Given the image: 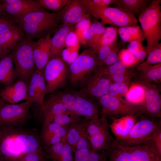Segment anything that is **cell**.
I'll return each instance as SVG.
<instances>
[{
  "label": "cell",
  "instance_id": "44",
  "mask_svg": "<svg viewBox=\"0 0 161 161\" xmlns=\"http://www.w3.org/2000/svg\"><path fill=\"white\" fill-rule=\"evenodd\" d=\"M115 45L112 46H103L95 53L98 66L102 65L105 59L113 49Z\"/></svg>",
  "mask_w": 161,
  "mask_h": 161
},
{
  "label": "cell",
  "instance_id": "19",
  "mask_svg": "<svg viewBox=\"0 0 161 161\" xmlns=\"http://www.w3.org/2000/svg\"><path fill=\"white\" fill-rule=\"evenodd\" d=\"M28 83L18 80L15 83L6 86L0 92V97L5 102L15 104L25 100L28 88Z\"/></svg>",
  "mask_w": 161,
  "mask_h": 161
},
{
  "label": "cell",
  "instance_id": "7",
  "mask_svg": "<svg viewBox=\"0 0 161 161\" xmlns=\"http://www.w3.org/2000/svg\"><path fill=\"white\" fill-rule=\"evenodd\" d=\"M101 109L100 114L107 116H131L137 117L145 113L143 107L134 105L122 98L116 97L107 94L98 99Z\"/></svg>",
  "mask_w": 161,
  "mask_h": 161
},
{
  "label": "cell",
  "instance_id": "3",
  "mask_svg": "<svg viewBox=\"0 0 161 161\" xmlns=\"http://www.w3.org/2000/svg\"><path fill=\"white\" fill-rule=\"evenodd\" d=\"M161 1L151 0L139 17V21L147 42L148 54L157 46L161 38Z\"/></svg>",
  "mask_w": 161,
  "mask_h": 161
},
{
  "label": "cell",
  "instance_id": "51",
  "mask_svg": "<svg viewBox=\"0 0 161 161\" xmlns=\"http://www.w3.org/2000/svg\"><path fill=\"white\" fill-rule=\"evenodd\" d=\"M88 161H107V157L101 151L92 150L89 153Z\"/></svg>",
  "mask_w": 161,
  "mask_h": 161
},
{
  "label": "cell",
  "instance_id": "57",
  "mask_svg": "<svg viewBox=\"0 0 161 161\" xmlns=\"http://www.w3.org/2000/svg\"></svg>",
  "mask_w": 161,
  "mask_h": 161
},
{
  "label": "cell",
  "instance_id": "49",
  "mask_svg": "<svg viewBox=\"0 0 161 161\" xmlns=\"http://www.w3.org/2000/svg\"><path fill=\"white\" fill-rule=\"evenodd\" d=\"M150 139L158 152L161 155V126L154 132Z\"/></svg>",
  "mask_w": 161,
  "mask_h": 161
},
{
  "label": "cell",
  "instance_id": "2",
  "mask_svg": "<svg viewBox=\"0 0 161 161\" xmlns=\"http://www.w3.org/2000/svg\"><path fill=\"white\" fill-rule=\"evenodd\" d=\"M14 21L25 36L33 41L51 35L60 25L58 12L51 13L45 10L29 13Z\"/></svg>",
  "mask_w": 161,
  "mask_h": 161
},
{
  "label": "cell",
  "instance_id": "27",
  "mask_svg": "<svg viewBox=\"0 0 161 161\" xmlns=\"http://www.w3.org/2000/svg\"><path fill=\"white\" fill-rule=\"evenodd\" d=\"M86 130L84 119L80 118L68 125L66 134V140L74 150H75L77 143Z\"/></svg>",
  "mask_w": 161,
  "mask_h": 161
},
{
  "label": "cell",
  "instance_id": "23",
  "mask_svg": "<svg viewBox=\"0 0 161 161\" xmlns=\"http://www.w3.org/2000/svg\"><path fill=\"white\" fill-rule=\"evenodd\" d=\"M40 106V115L43 118V124L52 122L56 115L67 110L56 95L44 101V105Z\"/></svg>",
  "mask_w": 161,
  "mask_h": 161
},
{
  "label": "cell",
  "instance_id": "24",
  "mask_svg": "<svg viewBox=\"0 0 161 161\" xmlns=\"http://www.w3.org/2000/svg\"><path fill=\"white\" fill-rule=\"evenodd\" d=\"M137 68L140 71V83H150L152 82L160 83L161 80V63L153 65L138 64Z\"/></svg>",
  "mask_w": 161,
  "mask_h": 161
},
{
  "label": "cell",
  "instance_id": "6",
  "mask_svg": "<svg viewBox=\"0 0 161 161\" xmlns=\"http://www.w3.org/2000/svg\"><path fill=\"white\" fill-rule=\"evenodd\" d=\"M98 66L95 52L89 48L78 55L69 65L68 78L73 85L81 87Z\"/></svg>",
  "mask_w": 161,
  "mask_h": 161
},
{
  "label": "cell",
  "instance_id": "15",
  "mask_svg": "<svg viewBox=\"0 0 161 161\" xmlns=\"http://www.w3.org/2000/svg\"><path fill=\"white\" fill-rule=\"evenodd\" d=\"M47 93L44 72L36 69L30 79L25 100L37 103L42 106L44 105L45 96Z\"/></svg>",
  "mask_w": 161,
  "mask_h": 161
},
{
  "label": "cell",
  "instance_id": "21",
  "mask_svg": "<svg viewBox=\"0 0 161 161\" xmlns=\"http://www.w3.org/2000/svg\"><path fill=\"white\" fill-rule=\"evenodd\" d=\"M76 98V113L85 119L90 120L100 114L99 105L88 97L79 92H74Z\"/></svg>",
  "mask_w": 161,
  "mask_h": 161
},
{
  "label": "cell",
  "instance_id": "20",
  "mask_svg": "<svg viewBox=\"0 0 161 161\" xmlns=\"http://www.w3.org/2000/svg\"><path fill=\"white\" fill-rule=\"evenodd\" d=\"M129 147L133 161H161V155L150 139L140 145Z\"/></svg>",
  "mask_w": 161,
  "mask_h": 161
},
{
  "label": "cell",
  "instance_id": "40",
  "mask_svg": "<svg viewBox=\"0 0 161 161\" xmlns=\"http://www.w3.org/2000/svg\"><path fill=\"white\" fill-rule=\"evenodd\" d=\"M129 68L120 61H118L109 66L105 67V74L108 75L127 73L131 71Z\"/></svg>",
  "mask_w": 161,
  "mask_h": 161
},
{
  "label": "cell",
  "instance_id": "53",
  "mask_svg": "<svg viewBox=\"0 0 161 161\" xmlns=\"http://www.w3.org/2000/svg\"><path fill=\"white\" fill-rule=\"evenodd\" d=\"M6 102L4 101L0 97V107L4 103Z\"/></svg>",
  "mask_w": 161,
  "mask_h": 161
},
{
  "label": "cell",
  "instance_id": "32",
  "mask_svg": "<svg viewBox=\"0 0 161 161\" xmlns=\"http://www.w3.org/2000/svg\"><path fill=\"white\" fill-rule=\"evenodd\" d=\"M62 126L53 122L44 124L39 135L41 146L53 136Z\"/></svg>",
  "mask_w": 161,
  "mask_h": 161
},
{
  "label": "cell",
  "instance_id": "31",
  "mask_svg": "<svg viewBox=\"0 0 161 161\" xmlns=\"http://www.w3.org/2000/svg\"><path fill=\"white\" fill-rule=\"evenodd\" d=\"M117 28L114 27L105 28L104 31L94 51L95 53L103 46H112L116 44L117 39Z\"/></svg>",
  "mask_w": 161,
  "mask_h": 161
},
{
  "label": "cell",
  "instance_id": "54",
  "mask_svg": "<svg viewBox=\"0 0 161 161\" xmlns=\"http://www.w3.org/2000/svg\"><path fill=\"white\" fill-rule=\"evenodd\" d=\"M4 14L3 13L2 8V4L0 3V15Z\"/></svg>",
  "mask_w": 161,
  "mask_h": 161
},
{
  "label": "cell",
  "instance_id": "36",
  "mask_svg": "<svg viewBox=\"0 0 161 161\" xmlns=\"http://www.w3.org/2000/svg\"><path fill=\"white\" fill-rule=\"evenodd\" d=\"M140 62L147 57V52L146 47L142 43L134 41L129 43L127 49Z\"/></svg>",
  "mask_w": 161,
  "mask_h": 161
},
{
  "label": "cell",
  "instance_id": "48",
  "mask_svg": "<svg viewBox=\"0 0 161 161\" xmlns=\"http://www.w3.org/2000/svg\"><path fill=\"white\" fill-rule=\"evenodd\" d=\"M80 40L74 30L70 32L67 34L65 40V46L68 48L78 46Z\"/></svg>",
  "mask_w": 161,
  "mask_h": 161
},
{
  "label": "cell",
  "instance_id": "38",
  "mask_svg": "<svg viewBox=\"0 0 161 161\" xmlns=\"http://www.w3.org/2000/svg\"><path fill=\"white\" fill-rule=\"evenodd\" d=\"M118 61L129 68L137 66L140 62L127 49L121 50L118 54Z\"/></svg>",
  "mask_w": 161,
  "mask_h": 161
},
{
  "label": "cell",
  "instance_id": "46",
  "mask_svg": "<svg viewBox=\"0 0 161 161\" xmlns=\"http://www.w3.org/2000/svg\"><path fill=\"white\" fill-rule=\"evenodd\" d=\"M119 49V47L115 45L113 49L105 59L102 66L107 67L118 61L117 52Z\"/></svg>",
  "mask_w": 161,
  "mask_h": 161
},
{
  "label": "cell",
  "instance_id": "16",
  "mask_svg": "<svg viewBox=\"0 0 161 161\" xmlns=\"http://www.w3.org/2000/svg\"><path fill=\"white\" fill-rule=\"evenodd\" d=\"M140 84L145 89L144 100L141 106L145 110V113L153 118H160L161 97L158 88L151 83Z\"/></svg>",
  "mask_w": 161,
  "mask_h": 161
},
{
  "label": "cell",
  "instance_id": "26",
  "mask_svg": "<svg viewBox=\"0 0 161 161\" xmlns=\"http://www.w3.org/2000/svg\"><path fill=\"white\" fill-rule=\"evenodd\" d=\"M150 0H115L116 8L135 16L140 14L148 6Z\"/></svg>",
  "mask_w": 161,
  "mask_h": 161
},
{
  "label": "cell",
  "instance_id": "1",
  "mask_svg": "<svg viewBox=\"0 0 161 161\" xmlns=\"http://www.w3.org/2000/svg\"><path fill=\"white\" fill-rule=\"evenodd\" d=\"M42 150L37 129L0 124V161H18L26 154Z\"/></svg>",
  "mask_w": 161,
  "mask_h": 161
},
{
  "label": "cell",
  "instance_id": "25",
  "mask_svg": "<svg viewBox=\"0 0 161 161\" xmlns=\"http://www.w3.org/2000/svg\"><path fill=\"white\" fill-rule=\"evenodd\" d=\"M0 65V83L6 86L13 83L16 76L10 54L1 58Z\"/></svg>",
  "mask_w": 161,
  "mask_h": 161
},
{
  "label": "cell",
  "instance_id": "47",
  "mask_svg": "<svg viewBox=\"0 0 161 161\" xmlns=\"http://www.w3.org/2000/svg\"><path fill=\"white\" fill-rule=\"evenodd\" d=\"M131 71L127 73L117 74L112 75H105L113 82H127L130 81V78L132 75Z\"/></svg>",
  "mask_w": 161,
  "mask_h": 161
},
{
  "label": "cell",
  "instance_id": "37",
  "mask_svg": "<svg viewBox=\"0 0 161 161\" xmlns=\"http://www.w3.org/2000/svg\"><path fill=\"white\" fill-rule=\"evenodd\" d=\"M56 95L68 110L76 113V100L74 92H65Z\"/></svg>",
  "mask_w": 161,
  "mask_h": 161
},
{
  "label": "cell",
  "instance_id": "28",
  "mask_svg": "<svg viewBox=\"0 0 161 161\" xmlns=\"http://www.w3.org/2000/svg\"><path fill=\"white\" fill-rule=\"evenodd\" d=\"M117 31L121 40L125 43H129L134 41L142 43L145 39L142 30L139 25L120 27Z\"/></svg>",
  "mask_w": 161,
  "mask_h": 161
},
{
  "label": "cell",
  "instance_id": "11",
  "mask_svg": "<svg viewBox=\"0 0 161 161\" xmlns=\"http://www.w3.org/2000/svg\"><path fill=\"white\" fill-rule=\"evenodd\" d=\"M105 73V67L98 66L84 81L79 92L88 97L97 99L108 94L112 81Z\"/></svg>",
  "mask_w": 161,
  "mask_h": 161
},
{
  "label": "cell",
  "instance_id": "5",
  "mask_svg": "<svg viewBox=\"0 0 161 161\" xmlns=\"http://www.w3.org/2000/svg\"><path fill=\"white\" fill-rule=\"evenodd\" d=\"M33 41L25 36L10 52L16 78L28 83L37 69L33 54Z\"/></svg>",
  "mask_w": 161,
  "mask_h": 161
},
{
  "label": "cell",
  "instance_id": "41",
  "mask_svg": "<svg viewBox=\"0 0 161 161\" xmlns=\"http://www.w3.org/2000/svg\"><path fill=\"white\" fill-rule=\"evenodd\" d=\"M161 63V43L149 53L146 61L143 63L146 65H153Z\"/></svg>",
  "mask_w": 161,
  "mask_h": 161
},
{
  "label": "cell",
  "instance_id": "8",
  "mask_svg": "<svg viewBox=\"0 0 161 161\" xmlns=\"http://www.w3.org/2000/svg\"><path fill=\"white\" fill-rule=\"evenodd\" d=\"M160 126L161 121L152 117H144L136 122L128 134L123 139L116 140L119 145L127 147L140 145L149 140Z\"/></svg>",
  "mask_w": 161,
  "mask_h": 161
},
{
  "label": "cell",
  "instance_id": "45",
  "mask_svg": "<svg viewBox=\"0 0 161 161\" xmlns=\"http://www.w3.org/2000/svg\"><path fill=\"white\" fill-rule=\"evenodd\" d=\"M74 150L66 140L63 151L56 161H74L73 154Z\"/></svg>",
  "mask_w": 161,
  "mask_h": 161
},
{
  "label": "cell",
  "instance_id": "12",
  "mask_svg": "<svg viewBox=\"0 0 161 161\" xmlns=\"http://www.w3.org/2000/svg\"><path fill=\"white\" fill-rule=\"evenodd\" d=\"M89 13L101 20L103 25L108 24L120 27L138 25L135 16L113 7H108L102 9L88 10Z\"/></svg>",
  "mask_w": 161,
  "mask_h": 161
},
{
  "label": "cell",
  "instance_id": "39",
  "mask_svg": "<svg viewBox=\"0 0 161 161\" xmlns=\"http://www.w3.org/2000/svg\"><path fill=\"white\" fill-rule=\"evenodd\" d=\"M66 140V135L59 142L52 145L46 150V155L52 160L56 161L63 151L64 146Z\"/></svg>",
  "mask_w": 161,
  "mask_h": 161
},
{
  "label": "cell",
  "instance_id": "17",
  "mask_svg": "<svg viewBox=\"0 0 161 161\" xmlns=\"http://www.w3.org/2000/svg\"><path fill=\"white\" fill-rule=\"evenodd\" d=\"M25 36L24 32L17 25L0 32V57L10 53Z\"/></svg>",
  "mask_w": 161,
  "mask_h": 161
},
{
  "label": "cell",
  "instance_id": "22",
  "mask_svg": "<svg viewBox=\"0 0 161 161\" xmlns=\"http://www.w3.org/2000/svg\"><path fill=\"white\" fill-rule=\"evenodd\" d=\"M75 30L74 25H60L51 38V47L49 60L57 56H60L65 47L66 37L71 31Z\"/></svg>",
  "mask_w": 161,
  "mask_h": 161
},
{
  "label": "cell",
  "instance_id": "42",
  "mask_svg": "<svg viewBox=\"0 0 161 161\" xmlns=\"http://www.w3.org/2000/svg\"><path fill=\"white\" fill-rule=\"evenodd\" d=\"M88 10L96 9L106 8L110 4H113L115 0H83Z\"/></svg>",
  "mask_w": 161,
  "mask_h": 161
},
{
  "label": "cell",
  "instance_id": "33",
  "mask_svg": "<svg viewBox=\"0 0 161 161\" xmlns=\"http://www.w3.org/2000/svg\"><path fill=\"white\" fill-rule=\"evenodd\" d=\"M80 116L76 113L67 110L55 115L51 122L55 123L61 126H68L70 123L80 119Z\"/></svg>",
  "mask_w": 161,
  "mask_h": 161
},
{
  "label": "cell",
  "instance_id": "34",
  "mask_svg": "<svg viewBox=\"0 0 161 161\" xmlns=\"http://www.w3.org/2000/svg\"><path fill=\"white\" fill-rule=\"evenodd\" d=\"M70 0H35L44 9L57 12L62 10Z\"/></svg>",
  "mask_w": 161,
  "mask_h": 161
},
{
  "label": "cell",
  "instance_id": "18",
  "mask_svg": "<svg viewBox=\"0 0 161 161\" xmlns=\"http://www.w3.org/2000/svg\"><path fill=\"white\" fill-rule=\"evenodd\" d=\"M33 54L36 69L42 70L49 61L51 47V35L32 42Z\"/></svg>",
  "mask_w": 161,
  "mask_h": 161
},
{
  "label": "cell",
  "instance_id": "4",
  "mask_svg": "<svg viewBox=\"0 0 161 161\" xmlns=\"http://www.w3.org/2000/svg\"><path fill=\"white\" fill-rule=\"evenodd\" d=\"M86 133L92 150L107 152L116 143L109 130L107 117L98 114L90 120L84 119Z\"/></svg>",
  "mask_w": 161,
  "mask_h": 161
},
{
  "label": "cell",
  "instance_id": "52",
  "mask_svg": "<svg viewBox=\"0 0 161 161\" xmlns=\"http://www.w3.org/2000/svg\"><path fill=\"white\" fill-rule=\"evenodd\" d=\"M84 148L92 149L90 143L86 134V131L82 134L77 143L75 150Z\"/></svg>",
  "mask_w": 161,
  "mask_h": 161
},
{
  "label": "cell",
  "instance_id": "9",
  "mask_svg": "<svg viewBox=\"0 0 161 161\" xmlns=\"http://www.w3.org/2000/svg\"><path fill=\"white\" fill-rule=\"evenodd\" d=\"M6 102L0 107V124L24 127L31 118L30 110L32 103L26 100L18 104Z\"/></svg>",
  "mask_w": 161,
  "mask_h": 161
},
{
  "label": "cell",
  "instance_id": "13",
  "mask_svg": "<svg viewBox=\"0 0 161 161\" xmlns=\"http://www.w3.org/2000/svg\"><path fill=\"white\" fill-rule=\"evenodd\" d=\"M60 25L76 24L82 19L90 17L83 0H70L65 7L58 12Z\"/></svg>",
  "mask_w": 161,
  "mask_h": 161
},
{
  "label": "cell",
  "instance_id": "29",
  "mask_svg": "<svg viewBox=\"0 0 161 161\" xmlns=\"http://www.w3.org/2000/svg\"><path fill=\"white\" fill-rule=\"evenodd\" d=\"M145 94V89L143 85L139 83H134L129 88L125 95V100L134 105L142 106L144 101Z\"/></svg>",
  "mask_w": 161,
  "mask_h": 161
},
{
  "label": "cell",
  "instance_id": "10",
  "mask_svg": "<svg viewBox=\"0 0 161 161\" xmlns=\"http://www.w3.org/2000/svg\"><path fill=\"white\" fill-rule=\"evenodd\" d=\"M44 71L47 93L64 86L68 78L69 68L62 58L57 56L48 62Z\"/></svg>",
  "mask_w": 161,
  "mask_h": 161
},
{
  "label": "cell",
  "instance_id": "35",
  "mask_svg": "<svg viewBox=\"0 0 161 161\" xmlns=\"http://www.w3.org/2000/svg\"><path fill=\"white\" fill-rule=\"evenodd\" d=\"M129 81L127 82H112L109 86L108 93L110 95L118 98H122L129 89Z\"/></svg>",
  "mask_w": 161,
  "mask_h": 161
},
{
  "label": "cell",
  "instance_id": "14",
  "mask_svg": "<svg viewBox=\"0 0 161 161\" xmlns=\"http://www.w3.org/2000/svg\"><path fill=\"white\" fill-rule=\"evenodd\" d=\"M3 2L2 8L4 13L14 20L29 13L45 10L35 0H6Z\"/></svg>",
  "mask_w": 161,
  "mask_h": 161
},
{
  "label": "cell",
  "instance_id": "30",
  "mask_svg": "<svg viewBox=\"0 0 161 161\" xmlns=\"http://www.w3.org/2000/svg\"><path fill=\"white\" fill-rule=\"evenodd\" d=\"M109 161H133L130 148L117 143L107 152Z\"/></svg>",
  "mask_w": 161,
  "mask_h": 161
},
{
  "label": "cell",
  "instance_id": "43",
  "mask_svg": "<svg viewBox=\"0 0 161 161\" xmlns=\"http://www.w3.org/2000/svg\"><path fill=\"white\" fill-rule=\"evenodd\" d=\"M18 161H45L44 153L43 150L27 153Z\"/></svg>",
  "mask_w": 161,
  "mask_h": 161
},
{
  "label": "cell",
  "instance_id": "50",
  "mask_svg": "<svg viewBox=\"0 0 161 161\" xmlns=\"http://www.w3.org/2000/svg\"><path fill=\"white\" fill-rule=\"evenodd\" d=\"M92 150L88 148L75 150L73 152L74 161H88L89 153Z\"/></svg>",
  "mask_w": 161,
  "mask_h": 161
},
{
  "label": "cell",
  "instance_id": "55",
  "mask_svg": "<svg viewBox=\"0 0 161 161\" xmlns=\"http://www.w3.org/2000/svg\"><path fill=\"white\" fill-rule=\"evenodd\" d=\"M1 58L0 57V67H1V65H0V60H1Z\"/></svg>",
  "mask_w": 161,
  "mask_h": 161
},
{
  "label": "cell",
  "instance_id": "56",
  "mask_svg": "<svg viewBox=\"0 0 161 161\" xmlns=\"http://www.w3.org/2000/svg\"><path fill=\"white\" fill-rule=\"evenodd\" d=\"M52 161H56L55 160H52Z\"/></svg>",
  "mask_w": 161,
  "mask_h": 161
}]
</instances>
